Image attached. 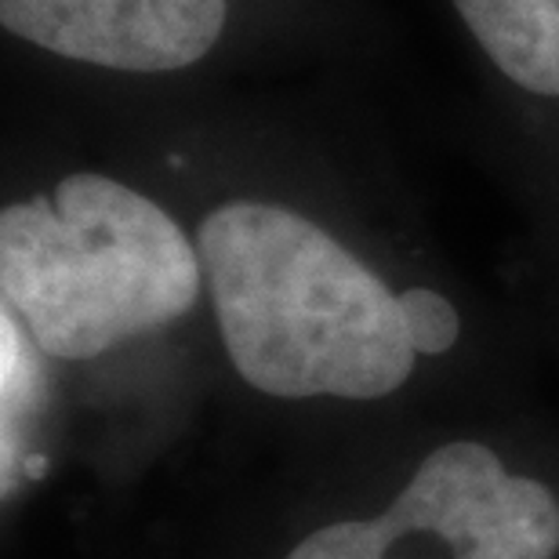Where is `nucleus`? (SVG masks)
<instances>
[{
	"mask_svg": "<svg viewBox=\"0 0 559 559\" xmlns=\"http://www.w3.org/2000/svg\"><path fill=\"white\" fill-rule=\"evenodd\" d=\"M37 342L29 338L26 328L4 312V490L11 487V476H19L22 457L29 451L22 447L26 425L40 407V364H37Z\"/></svg>",
	"mask_w": 559,
	"mask_h": 559,
	"instance_id": "6",
	"label": "nucleus"
},
{
	"mask_svg": "<svg viewBox=\"0 0 559 559\" xmlns=\"http://www.w3.org/2000/svg\"><path fill=\"white\" fill-rule=\"evenodd\" d=\"M197 240L139 189L76 171L0 211V290L51 360H95L204 295Z\"/></svg>",
	"mask_w": 559,
	"mask_h": 559,
	"instance_id": "2",
	"label": "nucleus"
},
{
	"mask_svg": "<svg viewBox=\"0 0 559 559\" xmlns=\"http://www.w3.org/2000/svg\"><path fill=\"white\" fill-rule=\"evenodd\" d=\"M284 559H559V498L495 447L447 440L382 512L323 523Z\"/></svg>",
	"mask_w": 559,
	"mask_h": 559,
	"instance_id": "3",
	"label": "nucleus"
},
{
	"mask_svg": "<svg viewBox=\"0 0 559 559\" xmlns=\"http://www.w3.org/2000/svg\"><path fill=\"white\" fill-rule=\"evenodd\" d=\"M400 301H404L407 328H411V338H415L418 356H440L457 342L462 320H457V309L440 295V290L411 287L400 295Z\"/></svg>",
	"mask_w": 559,
	"mask_h": 559,
	"instance_id": "7",
	"label": "nucleus"
},
{
	"mask_svg": "<svg viewBox=\"0 0 559 559\" xmlns=\"http://www.w3.org/2000/svg\"><path fill=\"white\" fill-rule=\"evenodd\" d=\"M229 364L276 400H382L415 374L400 295L284 204L233 200L197 229Z\"/></svg>",
	"mask_w": 559,
	"mask_h": 559,
	"instance_id": "1",
	"label": "nucleus"
},
{
	"mask_svg": "<svg viewBox=\"0 0 559 559\" xmlns=\"http://www.w3.org/2000/svg\"><path fill=\"white\" fill-rule=\"evenodd\" d=\"M229 0H0L11 37L59 59L124 73L200 62L226 29Z\"/></svg>",
	"mask_w": 559,
	"mask_h": 559,
	"instance_id": "4",
	"label": "nucleus"
},
{
	"mask_svg": "<svg viewBox=\"0 0 559 559\" xmlns=\"http://www.w3.org/2000/svg\"><path fill=\"white\" fill-rule=\"evenodd\" d=\"M512 84L559 98V0H451Z\"/></svg>",
	"mask_w": 559,
	"mask_h": 559,
	"instance_id": "5",
	"label": "nucleus"
}]
</instances>
